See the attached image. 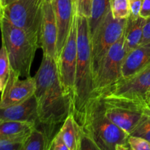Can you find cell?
I'll return each instance as SVG.
<instances>
[{
    "mask_svg": "<svg viewBox=\"0 0 150 150\" xmlns=\"http://www.w3.org/2000/svg\"><path fill=\"white\" fill-rule=\"evenodd\" d=\"M34 78L38 114V122L35 126L45 133L51 144L59 132L57 131V126L62 125L71 114V98L62 86L56 60L52 57L43 55Z\"/></svg>",
    "mask_w": 150,
    "mask_h": 150,
    "instance_id": "obj_1",
    "label": "cell"
},
{
    "mask_svg": "<svg viewBox=\"0 0 150 150\" xmlns=\"http://www.w3.org/2000/svg\"><path fill=\"white\" fill-rule=\"evenodd\" d=\"M77 16V62L71 114L82 126L86 108L93 91L91 40L88 18Z\"/></svg>",
    "mask_w": 150,
    "mask_h": 150,
    "instance_id": "obj_2",
    "label": "cell"
},
{
    "mask_svg": "<svg viewBox=\"0 0 150 150\" xmlns=\"http://www.w3.org/2000/svg\"><path fill=\"white\" fill-rule=\"evenodd\" d=\"M81 127L92 136L100 150L130 149V135L107 118L99 98L89 101Z\"/></svg>",
    "mask_w": 150,
    "mask_h": 150,
    "instance_id": "obj_3",
    "label": "cell"
},
{
    "mask_svg": "<svg viewBox=\"0 0 150 150\" xmlns=\"http://www.w3.org/2000/svg\"><path fill=\"white\" fill-rule=\"evenodd\" d=\"M1 42L8 54L10 70L20 77L30 76L31 67L38 44L21 29L2 18L0 21Z\"/></svg>",
    "mask_w": 150,
    "mask_h": 150,
    "instance_id": "obj_4",
    "label": "cell"
},
{
    "mask_svg": "<svg viewBox=\"0 0 150 150\" xmlns=\"http://www.w3.org/2000/svg\"><path fill=\"white\" fill-rule=\"evenodd\" d=\"M108 120L129 135L142 122L150 107L145 98L107 95L99 98Z\"/></svg>",
    "mask_w": 150,
    "mask_h": 150,
    "instance_id": "obj_5",
    "label": "cell"
},
{
    "mask_svg": "<svg viewBox=\"0 0 150 150\" xmlns=\"http://www.w3.org/2000/svg\"><path fill=\"white\" fill-rule=\"evenodd\" d=\"M42 3L38 0H12L4 9L9 23L29 35L41 48Z\"/></svg>",
    "mask_w": 150,
    "mask_h": 150,
    "instance_id": "obj_6",
    "label": "cell"
},
{
    "mask_svg": "<svg viewBox=\"0 0 150 150\" xmlns=\"http://www.w3.org/2000/svg\"><path fill=\"white\" fill-rule=\"evenodd\" d=\"M127 53L123 35L110 48L94 76L92 99L103 97L121 79L122 67Z\"/></svg>",
    "mask_w": 150,
    "mask_h": 150,
    "instance_id": "obj_7",
    "label": "cell"
},
{
    "mask_svg": "<svg viewBox=\"0 0 150 150\" xmlns=\"http://www.w3.org/2000/svg\"><path fill=\"white\" fill-rule=\"evenodd\" d=\"M126 22L127 18H114L110 10L90 39L93 79L108 51L124 35Z\"/></svg>",
    "mask_w": 150,
    "mask_h": 150,
    "instance_id": "obj_8",
    "label": "cell"
},
{
    "mask_svg": "<svg viewBox=\"0 0 150 150\" xmlns=\"http://www.w3.org/2000/svg\"><path fill=\"white\" fill-rule=\"evenodd\" d=\"M77 62V16L75 10L73 24L65 44L56 59L57 70L62 86L64 92L70 97L74 95Z\"/></svg>",
    "mask_w": 150,
    "mask_h": 150,
    "instance_id": "obj_9",
    "label": "cell"
},
{
    "mask_svg": "<svg viewBox=\"0 0 150 150\" xmlns=\"http://www.w3.org/2000/svg\"><path fill=\"white\" fill-rule=\"evenodd\" d=\"M20 76L10 70L1 91L0 108L21 103L35 95V78L29 76L21 80Z\"/></svg>",
    "mask_w": 150,
    "mask_h": 150,
    "instance_id": "obj_10",
    "label": "cell"
},
{
    "mask_svg": "<svg viewBox=\"0 0 150 150\" xmlns=\"http://www.w3.org/2000/svg\"><path fill=\"white\" fill-rule=\"evenodd\" d=\"M149 91L150 64L129 79L119 80L105 95H112L145 98Z\"/></svg>",
    "mask_w": 150,
    "mask_h": 150,
    "instance_id": "obj_11",
    "label": "cell"
},
{
    "mask_svg": "<svg viewBox=\"0 0 150 150\" xmlns=\"http://www.w3.org/2000/svg\"><path fill=\"white\" fill-rule=\"evenodd\" d=\"M57 26L52 3L43 0L41 48L43 55L56 60L57 54Z\"/></svg>",
    "mask_w": 150,
    "mask_h": 150,
    "instance_id": "obj_12",
    "label": "cell"
},
{
    "mask_svg": "<svg viewBox=\"0 0 150 150\" xmlns=\"http://www.w3.org/2000/svg\"><path fill=\"white\" fill-rule=\"evenodd\" d=\"M52 5L55 13L57 26V54L67 40L75 16L74 0H53Z\"/></svg>",
    "mask_w": 150,
    "mask_h": 150,
    "instance_id": "obj_13",
    "label": "cell"
},
{
    "mask_svg": "<svg viewBox=\"0 0 150 150\" xmlns=\"http://www.w3.org/2000/svg\"><path fill=\"white\" fill-rule=\"evenodd\" d=\"M0 121L38 122V103L35 95L21 103L0 108Z\"/></svg>",
    "mask_w": 150,
    "mask_h": 150,
    "instance_id": "obj_14",
    "label": "cell"
},
{
    "mask_svg": "<svg viewBox=\"0 0 150 150\" xmlns=\"http://www.w3.org/2000/svg\"><path fill=\"white\" fill-rule=\"evenodd\" d=\"M149 64L150 42L141 43L126 55L122 67L120 79L132 77Z\"/></svg>",
    "mask_w": 150,
    "mask_h": 150,
    "instance_id": "obj_15",
    "label": "cell"
},
{
    "mask_svg": "<svg viewBox=\"0 0 150 150\" xmlns=\"http://www.w3.org/2000/svg\"><path fill=\"white\" fill-rule=\"evenodd\" d=\"M145 22L146 19L141 16L138 18H132L130 17L127 18L124 37L125 46L128 52L142 42Z\"/></svg>",
    "mask_w": 150,
    "mask_h": 150,
    "instance_id": "obj_16",
    "label": "cell"
},
{
    "mask_svg": "<svg viewBox=\"0 0 150 150\" xmlns=\"http://www.w3.org/2000/svg\"><path fill=\"white\" fill-rule=\"evenodd\" d=\"M80 125L72 114L67 116L59 133L61 134L69 150H78V142Z\"/></svg>",
    "mask_w": 150,
    "mask_h": 150,
    "instance_id": "obj_17",
    "label": "cell"
},
{
    "mask_svg": "<svg viewBox=\"0 0 150 150\" xmlns=\"http://www.w3.org/2000/svg\"><path fill=\"white\" fill-rule=\"evenodd\" d=\"M109 10V0H93L90 17L88 18L90 39L103 23Z\"/></svg>",
    "mask_w": 150,
    "mask_h": 150,
    "instance_id": "obj_18",
    "label": "cell"
},
{
    "mask_svg": "<svg viewBox=\"0 0 150 150\" xmlns=\"http://www.w3.org/2000/svg\"><path fill=\"white\" fill-rule=\"evenodd\" d=\"M35 125L28 122L0 121V137L27 136Z\"/></svg>",
    "mask_w": 150,
    "mask_h": 150,
    "instance_id": "obj_19",
    "label": "cell"
},
{
    "mask_svg": "<svg viewBox=\"0 0 150 150\" xmlns=\"http://www.w3.org/2000/svg\"><path fill=\"white\" fill-rule=\"evenodd\" d=\"M50 142L45 133L35 125L24 142L22 150H48Z\"/></svg>",
    "mask_w": 150,
    "mask_h": 150,
    "instance_id": "obj_20",
    "label": "cell"
},
{
    "mask_svg": "<svg viewBox=\"0 0 150 150\" xmlns=\"http://www.w3.org/2000/svg\"><path fill=\"white\" fill-rule=\"evenodd\" d=\"M109 5L114 18L126 19L130 16L129 0H109Z\"/></svg>",
    "mask_w": 150,
    "mask_h": 150,
    "instance_id": "obj_21",
    "label": "cell"
},
{
    "mask_svg": "<svg viewBox=\"0 0 150 150\" xmlns=\"http://www.w3.org/2000/svg\"><path fill=\"white\" fill-rule=\"evenodd\" d=\"M10 71V64L8 54L4 45L1 44L0 48V83L4 87L9 73Z\"/></svg>",
    "mask_w": 150,
    "mask_h": 150,
    "instance_id": "obj_22",
    "label": "cell"
},
{
    "mask_svg": "<svg viewBox=\"0 0 150 150\" xmlns=\"http://www.w3.org/2000/svg\"><path fill=\"white\" fill-rule=\"evenodd\" d=\"M78 150H100L92 136L80 126Z\"/></svg>",
    "mask_w": 150,
    "mask_h": 150,
    "instance_id": "obj_23",
    "label": "cell"
},
{
    "mask_svg": "<svg viewBox=\"0 0 150 150\" xmlns=\"http://www.w3.org/2000/svg\"><path fill=\"white\" fill-rule=\"evenodd\" d=\"M150 107V103H149ZM132 136H140L150 142V110L142 122L130 133Z\"/></svg>",
    "mask_w": 150,
    "mask_h": 150,
    "instance_id": "obj_24",
    "label": "cell"
},
{
    "mask_svg": "<svg viewBox=\"0 0 150 150\" xmlns=\"http://www.w3.org/2000/svg\"><path fill=\"white\" fill-rule=\"evenodd\" d=\"M92 1L93 0H74L76 14L89 18L91 15Z\"/></svg>",
    "mask_w": 150,
    "mask_h": 150,
    "instance_id": "obj_25",
    "label": "cell"
},
{
    "mask_svg": "<svg viewBox=\"0 0 150 150\" xmlns=\"http://www.w3.org/2000/svg\"><path fill=\"white\" fill-rule=\"evenodd\" d=\"M128 144L132 150H150V142L140 136L130 135Z\"/></svg>",
    "mask_w": 150,
    "mask_h": 150,
    "instance_id": "obj_26",
    "label": "cell"
},
{
    "mask_svg": "<svg viewBox=\"0 0 150 150\" xmlns=\"http://www.w3.org/2000/svg\"><path fill=\"white\" fill-rule=\"evenodd\" d=\"M48 150H69L64 139L59 132L51 141Z\"/></svg>",
    "mask_w": 150,
    "mask_h": 150,
    "instance_id": "obj_27",
    "label": "cell"
},
{
    "mask_svg": "<svg viewBox=\"0 0 150 150\" xmlns=\"http://www.w3.org/2000/svg\"><path fill=\"white\" fill-rule=\"evenodd\" d=\"M130 14L129 17L132 18H138L140 17L143 0H129Z\"/></svg>",
    "mask_w": 150,
    "mask_h": 150,
    "instance_id": "obj_28",
    "label": "cell"
},
{
    "mask_svg": "<svg viewBox=\"0 0 150 150\" xmlns=\"http://www.w3.org/2000/svg\"><path fill=\"white\" fill-rule=\"evenodd\" d=\"M150 42V18L146 19L143 30V38L141 43Z\"/></svg>",
    "mask_w": 150,
    "mask_h": 150,
    "instance_id": "obj_29",
    "label": "cell"
},
{
    "mask_svg": "<svg viewBox=\"0 0 150 150\" xmlns=\"http://www.w3.org/2000/svg\"><path fill=\"white\" fill-rule=\"evenodd\" d=\"M140 16L145 19L150 18V0H143Z\"/></svg>",
    "mask_w": 150,
    "mask_h": 150,
    "instance_id": "obj_30",
    "label": "cell"
},
{
    "mask_svg": "<svg viewBox=\"0 0 150 150\" xmlns=\"http://www.w3.org/2000/svg\"><path fill=\"white\" fill-rule=\"evenodd\" d=\"M3 17H4V8L2 7V4H1V1L0 0V21L2 20Z\"/></svg>",
    "mask_w": 150,
    "mask_h": 150,
    "instance_id": "obj_31",
    "label": "cell"
},
{
    "mask_svg": "<svg viewBox=\"0 0 150 150\" xmlns=\"http://www.w3.org/2000/svg\"><path fill=\"white\" fill-rule=\"evenodd\" d=\"M11 1H12V0H1V4H2L3 8H4V9L5 8L6 6H7V4H8L9 3H10Z\"/></svg>",
    "mask_w": 150,
    "mask_h": 150,
    "instance_id": "obj_32",
    "label": "cell"
},
{
    "mask_svg": "<svg viewBox=\"0 0 150 150\" xmlns=\"http://www.w3.org/2000/svg\"><path fill=\"white\" fill-rule=\"evenodd\" d=\"M145 98H146V101L148 102V103H150V91L149 92H148L147 94H146Z\"/></svg>",
    "mask_w": 150,
    "mask_h": 150,
    "instance_id": "obj_33",
    "label": "cell"
},
{
    "mask_svg": "<svg viewBox=\"0 0 150 150\" xmlns=\"http://www.w3.org/2000/svg\"><path fill=\"white\" fill-rule=\"evenodd\" d=\"M2 89H3V86H2V85H1V83H0V92H1Z\"/></svg>",
    "mask_w": 150,
    "mask_h": 150,
    "instance_id": "obj_34",
    "label": "cell"
},
{
    "mask_svg": "<svg viewBox=\"0 0 150 150\" xmlns=\"http://www.w3.org/2000/svg\"><path fill=\"white\" fill-rule=\"evenodd\" d=\"M45 1H49V2H52V1H53V0H45Z\"/></svg>",
    "mask_w": 150,
    "mask_h": 150,
    "instance_id": "obj_35",
    "label": "cell"
},
{
    "mask_svg": "<svg viewBox=\"0 0 150 150\" xmlns=\"http://www.w3.org/2000/svg\"><path fill=\"white\" fill-rule=\"evenodd\" d=\"M38 1H43V0H38Z\"/></svg>",
    "mask_w": 150,
    "mask_h": 150,
    "instance_id": "obj_36",
    "label": "cell"
}]
</instances>
